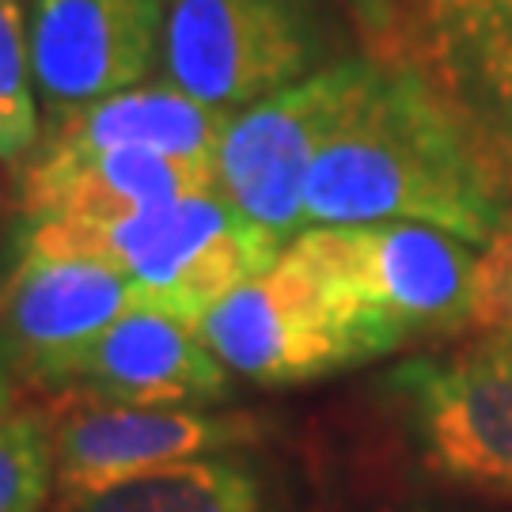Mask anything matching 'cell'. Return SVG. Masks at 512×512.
<instances>
[{
    "instance_id": "5bb4252c",
    "label": "cell",
    "mask_w": 512,
    "mask_h": 512,
    "mask_svg": "<svg viewBox=\"0 0 512 512\" xmlns=\"http://www.w3.org/2000/svg\"><path fill=\"white\" fill-rule=\"evenodd\" d=\"M57 512H281L285 497L274 471L239 452L167 463L148 475L126 478L110 490L57 501Z\"/></svg>"
},
{
    "instance_id": "8992f818",
    "label": "cell",
    "mask_w": 512,
    "mask_h": 512,
    "mask_svg": "<svg viewBox=\"0 0 512 512\" xmlns=\"http://www.w3.org/2000/svg\"><path fill=\"white\" fill-rule=\"evenodd\" d=\"M300 243L357 296L410 338L459 334L486 323L490 251L433 224L387 220L357 228H308Z\"/></svg>"
},
{
    "instance_id": "2e32d148",
    "label": "cell",
    "mask_w": 512,
    "mask_h": 512,
    "mask_svg": "<svg viewBox=\"0 0 512 512\" xmlns=\"http://www.w3.org/2000/svg\"><path fill=\"white\" fill-rule=\"evenodd\" d=\"M38 133L31 19L19 0H0V164L27 160L38 145Z\"/></svg>"
},
{
    "instance_id": "4fadbf2b",
    "label": "cell",
    "mask_w": 512,
    "mask_h": 512,
    "mask_svg": "<svg viewBox=\"0 0 512 512\" xmlns=\"http://www.w3.org/2000/svg\"><path fill=\"white\" fill-rule=\"evenodd\" d=\"M232 110L205 107L183 88L137 84L99 103L50 118L46 141L35 152L46 156H92L110 148H148L171 160L217 175V156ZM31 152V156H35Z\"/></svg>"
},
{
    "instance_id": "52a82bcc",
    "label": "cell",
    "mask_w": 512,
    "mask_h": 512,
    "mask_svg": "<svg viewBox=\"0 0 512 512\" xmlns=\"http://www.w3.org/2000/svg\"><path fill=\"white\" fill-rule=\"evenodd\" d=\"M319 46L285 0H171L164 73L190 99L243 110L315 73Z\"/></svg>"
},
{
    "instance_id": "ac0fdd59",
    "label": "cell",
    "mask_w": 512,
    "mask_h": 512,
    "mask_svg": "<svg viewBox=\"0 0 512 512\" xmlns=\"http://www.w3.org/2000/svg\"><path fill=\"white\" fill-rule=\"evenodd\" d=\"M486 327L512 334V239L490 247V308Z\"/></svg>"
},
{
    "instance_id": "9a60e30c",
    "label": "cell",
    "mask_w": 512,
    "mask_h": 512,
    "mask_svg": "<svg viewBox=\"0 0 512 512\" xmlns=\"http://www.w3.org/2000/svg\"><path fill=\"white\" fill-rule=\"evenodd\" d=\"M509 16L512 0H403V38L444 84L475 88Z\"/></svg>"
},
{
    "instance_id": "d6986e66",
    "label": "cell",
    "mask_w": 512,
    "mask_h": 512,
    "mask_svg": "<svg viewBox=\"0 0 512 512\" xmlns=\"http://www.w3.org/2000/svg\"><path fill=\"white\" fill-rule=\"evenodd\" d=\"M475 88L494 95L497 103H501V110L512 103V16H509V23L501 27L494 50L482 61V73H478Z\"/></svg>"
},
{
    "instance_id": "7a4b0ae2",
    "label": "cell",
    "mask_w": 512,
    "mask_h": 512,
    "mask_svg": "<svg viewBox=\"0 0 512 512\" xmlns=\"http://www.w3.org/2000/svg\"><path fill=\"white\" fill-rule=\"evenodd\" d=\"M205 346L258 387L315 384L406 346V334L293 239L202 319Z\"/></svg>"
},
{
    "instance_id": "277c9868",
    "label": "cell",
    "mask_w": 512,
    "mask_h": 512,
    "mask_svg": "<svg viewBox=\"0 0 512 512\" xmlns=\"http://www.w3.org/2000/svg\"><path fill=\"white\" fill-rule=\"evenodd\" d=\"M384 403L425 475L512 505V334L403 361Z\"/></svg>"
},
{
    "instance_id": "ba28073f",
    "label": "cell",
    "mask_w": 512,
    "mask_h": 512,
    "mask_svg": "<svg viewBox=\"0 0 512 512\" xmlns=\"http://www.w3.org/2000/svg\"><path fill=\"white\" fill-rule=\"evenodd\" d=\"M145 304V289L107 262L19 247L0 281V334L23 380L69 391L99 334Z\"/></svg>"
},
{
    "instance_id": "30bf717a",
    "label": "cell",
    "mask_w": 512,
    "mask_h": 512,
    "mask_svg": "<svg viewBox=\"0 0 512 512\" xmlns=\"http://www.w3.org/2000/svg\"><path fill=\"white\" fill-rule=\"evenodd\" d=\"M164 0H35L31 73L50 118L145 84L164 57Z\"/></svg>"
},
{
    "instance_id": "603a6c76",
    "label": "cell",
    "mask_w": 512,
    "mask_h": 512,
    "mask_svg": "<svg viewBox=\"0 0 512 512\" xmlns=\"http://www.w3.org/2000/svg\"><path fill=\"white\" fill-rule=\"evenodd\" d=\"M505 118H509V126H512V103L505 107ZM505 239H512V224H509V236H505Z\"/></svg>"
},
{
    "instance_id": "44dd1931",
    "label": "cell",
    "mask_w": 512,
    "mask_h": 512,
    "mask_svg": "<svg viewBox=\"0 0 512 512\" xmlns=\"http://www.w3.org/2000/svg\"><path fill=\"white\" fill-rule=\"evenodd\" d=\"M16 361H12V349L0 334V421L12 414V403H16Z\"/></svg>"
},
{
    "instance_id": "9c48e42d",
    "label": "cell",
    "mask_w": 512,
    "mask_h": 512,
    "mask_svg": "<svg viewBox=\"0 0 512 512\" xmlns=\"http://www.w3.org/2000/svg\"><path fill=\"white\" fill-rule=\"evenodd\" d=\"M266 421L209 406L76 403L54 421L57 501L110 490L167 463L251 448Z\"/></svg>"
},
{
    "instance_id": "cb8c5ba5",
    "label": "cell",
    "mask_w": 512,
    "mask_h": 512,
    "mask_svg": "<svg viewBox=\"0 0 512 512\" xmlns=\"http://www.w3.org/2000/svg\"><path fill=\"white\" fill-rule=\"evenodd\" d=\"M50 512H57V509H50Z\"/></svg>"
},
{
    "instance_id": "7402d4cb",
    "label": "cell",
    "mask_w": 512,
    "mask_h": 512,
    "mask_svg": "<svg viewBox=\"0 0 512 512\" xmlns=\"http://www.w3.org/2000/svg\"><path fill=\"white\" fill-rule=\"evenodd\" d=\"M399 512H456V509H440V505H414V509H399Z\"/></svg>"
},
{
    "instance_id": "3957f363",
    "label": "cell",
    "mask_w": 512,
    "mask_h": 512,
    "mask_svg": "<svg viewBox=\"0 0 512 512\" xmlns=\"http://www.w3.org/2000/svg\"><path fill=\"white\" fill-rule=\"evenodd\" d=\"M19 247L107 262L145 289L148 308L171 311L194 327L285 251L281 239L251 224L220 190L110 224H27Z\"/></svg>"
},
{
    "instance_id": "6da1fadb",
    "label": "cell",
    "mask_w": 512,
    "mask_h": 512,
    "mask_svg": "<svg viewBox=\"0 0 512 512\" xmlns=\"http://www.w3.org/2000/svg\"><path fill=\"white\" fill-rule=\"evenodd\" d=\"M414 220L475 247L509 236L512 190L490 129L418 61H380L304 186L308 228Z\"/></svg>"
},
{
    "instance_id": "e0dca14e",
    "label": "cell",
    "mask_w": 512,
    "mask_h": 512,
    "mask_svg": "<svg viewBox=\"0 0 512 512\" xmlns=\"http://www.w3.org/2000/svg\"><path fill=\"white\" fill-rule=\"evenodd\" d=\"M57 486L54 425L38 410L0 421V512H42Z\"/></svg>"
},
{
    "instance_id": "7c38bea8",
    "label": "cell",
    "mask_w": 512,
    "mask_h": 512,
    "mask_svg": "<svg viewBox=\"0 0 512 512\" xmlns=\"http://www.w3.org/2000/svg\"><path fill=\"white\" fill-rule=\"evenodd\" d=\"M205 190H217V175L148 148L92 156L35 152L23 171V217L27 224H110Z\"/></svg>"
},
{
    "instance_id": "5b68a950",
    "label": "cell",
    "mask_w": 512,
    "mask_h": 512,
    "mask_svg": "<svg viewBox=\"0 0 512 512\" xmlns=\"http://www.w3.org/2000/svg\"><path fill=\"white\" fill-rule=\"evenodd\" d=\"M380 76V61L346 57L232 114L217 156V190L285 247L304 232V186Z\"/></svg>"
},
{
    "instance_id": "8fae6325",
    "label": "cell",
    "mask_w": 512,
    "mask_h": 512,
    "mask_svg": "<svg viewBox=\"0 0 512 512\" xmlns=\"http://www.w3.org/2000/svg\"><path fill=\"white\" fill-rule=\"evenodd\" d=\"M73 395L110 406H213L232 380L202 327L160 308H133L76 365Z\"/></svg>"
},
{
    "instance_id": "ffe728a7",
    "label": "cell",
    "mask_w": 512,
    "mask_h": 512,
    "mask_svg": "<svg viewBox=\"0 0 512 512\" xmlns=\"http://www.w3.org/2000/svg\"><path fill=\"white\" fill-rule=\"evenodd\" d=\"M349 8L376 42L403 38V0H349Z\"/></svg>"
}]
</instances>
